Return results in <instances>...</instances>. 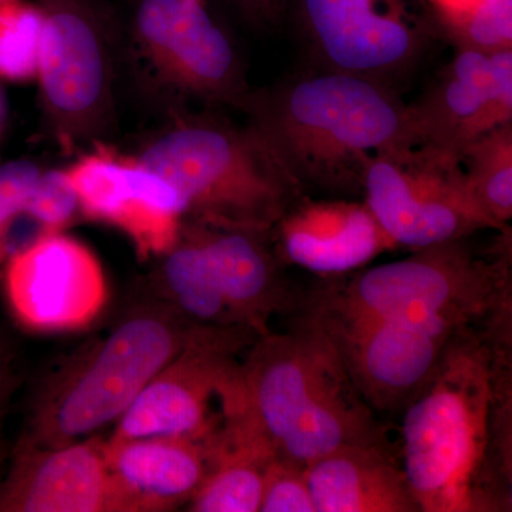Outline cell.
<instances>
[{
    "instance_id": "cell-1",
    "label": "cell",
    "mask_w": 512,
    "mask_h": 512,
    "mask_svg": "<svg viewBox=\"0 0 512 512\" xmlns=\"http://www.w3.org/2000/svg\"><path fill=\"white\" fill-rule=\"evenodd\" d=\"M511 329L490 323L454 340L403 410V470L421 512L505 510L511 500Z\"/></svg>"
},
{
    "instance_id": "cell-2",
    "label": "cell",
    "mask_w": 512,
    "mask_h": 512,
    "mask_svg": "<svg viewBox=\"0 0 512 512\" xmlns=\"http://www.w3.org/2000/svg\"><path fill=\"white\" fill-rule=\"evenodd\" d=\"M251 107L256 133L303 190L356 194L373 157L419 144L412 107L353 74H312Z\"/></svg>"
},
{
    "instance_id": "cell-3",
    "label": "cell",
    "mask_w": 512,
    "mask_h": 512,
    "mask_svg": "<svg viewBox=\"0 0 512 512\" xmlns=\"http://www.w3.org/2000/svg\"><path fill=\"white\" fill-rule=\"evenodd\" d=\"M241 367L248 419L276 456L306 467L340 447L382 444L375 410L311 320L256 339Z\"/></svg>"
},
{
    "instance_id": "cell-4",
    "label": "cell",
    "mask_w": 512,
    "mask_h": 512,
    "mask_svg": "<svg viewBox=\"0 0 512 512\" xmlns=\"http://www.w3.org/2000/svg\"><path fill=\"white\" fill-rule=\"evenodd\" d=\"M468 238L416 249L409 258L326 278L301 313L372 319L463 333L511 311L510 254H478Z\"/></svg>"
},
{
    "instance_id": "cell-5",
    "label": "cell",
    "mask_w": 512,
    "mask_h": 512,
    "mask_svg": "<svg viewBox=\"0 0 512 512\" xmlns=\"http://www.w3.org/2000/svg\"><path fill=\"white\" fill-rule=\"evenodd\" d=\"M212 329L171 305L131 312L43 390L20 441L62 447L119 420L158 372Z\"/></svg>"
},
{
    "instance_id": "cell-6",
    "label": "cell",
    "mask_w": 512,
    "mask_h": 512,
    "mask_svg": "<svg viewBox=\"0 0 512 512\" xmlns=\"http://www.w3.org/2000/svg\"><path fill=\"white\" fill-rule=\"evenodd\" d=\"M138 161L177 190L185 220L271 232L303 198L255 128L184 124L154 140Z\"/></svg>"
},
{
    "instance_id": "cell-7",
    "label": "cell",
    "mask_w": 512,
    "mask_h": 512,
    "mask_svg": "<svg viewBox=\"0 0 512 512\" xmlns=\"http://www.w3.org/2000/svg\"><path fill=\"white\" fill-rule=\"evenodd\" d=\"M258 336L245 328H217L174 357L117 420L109 441L171 436L214 446L248 416L238 350Z\"/></svg>"
},
{
    "instance_id": "cell-8",
    "label": "cell",
    "mask_w": 512,
    "mask_h": 512,
    "mask_svg": "<svg viewBox=\"0 0 512 512\" xmlns=\"http://www.w3.org/2000/svg\"><path fill=\"white\" fill-rule=\"evenodd\" d=\"M362 192L397 248L416 251L485 229L500 231L468 190L460 161L420 144L373 157Z\"/></svg>"
},
{
    "instance_id": "cell-9",
    "label": "cell",
    "mask_w": 512,
    "mask_h": 512,
    "mask_svg": "<svg viewBox=\"0 0 512 512\" xmlns=\"http://www.w3.org/2000/svg\"><path fill=\"white\" fill-rule=\"evenodd\" d=\"M2 272L10 312L32 332L87 328L109 301L99 258L83 242L62 232L39 235L13 251Z\"/></svg>"
},
{
    "instance_id": "cell-10",
    "label": "cell",
    "mask_w": 512,
    "mask_h": 512,
    "mask_svg": "<svg viewBox=\"0 0 512 512\" xmlns=\"http://www.w3.org/2000/svg\"><path fill=\"white\" fill-rule=\"evenodd\" d=\"M298 5L313 49L333 72L386 84L426 50L427 29L409 0H298Z\"/></svg>"
},
{
    "instance_id": "cell-11",
    "label": "cell",
    "mask_w": 512,
    "mask_h": 512,
    "mask_svg": "<svg viewBox=\"0 0 512 512\" xmlns=\"http://www.w3.org/2000/svg\"><path fill=\"white\" fill-rule=\"evenodd\" d=\"M302 316L332 340L356 389L377 412L406 409L461 335L384 320Z\"/></svg>"
},
{
    "instance_id": "cell-12",
    "label": "cell",
    "mask_w": 512,
    "mask_h": 512,
    "mask_svg": "<svg viewBox=\"0 0 512 512\" xmlns=\"http://www.w3.org/2000/svg\"><path fill=\"white\" fill-rule=\"evenodd\" d=\"M79 210L113 225L130 238L138 258L163 256L174 247L185 221L177 190L138 158L106 150L86 154L66 170Z\"/></svg>"
},
{
    "instance_id": "cell-13",
    "label": "cell",
    "mask_w": 512,
    "mask_h": 512,
    "mask_svg": "<svg viewBox=\"0 0 512 512\" xmlns=\"http://www.w3.org/2000/svg\"><path fill=\"white\" fill-rule=\"evenodd\" d=\"M45 15L37 79L67 136L92 130L109 94L106 42L87 0H40Z\"/></svg>"
},
{
    "instance_id": "cell-14",
    "label": "cell",
    "mask_w": 512,
    "mask_h": 512,
    "mask_svg": "<svg viewBox=\"0 0 512 512\" xmlns=\"http://www.w3.org/2000/svg\"><path fill=\"white\" fill-rule=\"evenodd\" d=\"M136 32L168 82L207 99L244 96L237 52L205 0H141Z\"/></svg>"
},
{
    "instance_id": "cell-15",
    "label": "cell",
    "mask_w": 512,
    "mask_h": 512,
    "mask_svg": "<svg viewBox=\"0 0 512 512\" xmlns=\"http://www.w3.org/2000/svg\"><path fill=\"white\" fill-rule=\"evenodd\" d=\"M0 512H134L111 471L106 441L84 439L62 447H16L0 481Z\"/></svg>"
},
{
    "instance_id": "cell-16",
    "label": "cell",
    "mask_w": 512,
    "mask_h": 512,
    "mask_svg": "<svg viewBox=\"0 0 512 512\" xmlns=\"http://www.w3.org/2000/svg\"><path fill=\"white\" fill-rule=\"evenodd\" d=\"M412 107L420 146L454 158L474 140L512 123V49H460L429 92Z\"/></svg>"
},
{
    "instance_id": "cell-17",
    "label": "cell",
    "mask_w": 512,
    "mask_h": 512,
    "mask_svg": "<svg viewBox=\"0 0 512 512\" xmlns=\"http://www.w3.org/2000/svg\"><path fill=\"white\" fill-rule=\"evenodd\" d=\"M272 232L279 258L325 278L352 274L397 248L365 201L302 198Z\"/></svg>"
},
{
    "instance_id": "cell-18",
    "label": "cell",
    "mask_w": 512,
    "mask_h": 512,
    "mask_svg": "<svg viewBox=\"0 0 512 512\" xmlns=\"http://www.w3.org/2000/svg\"><path fill=\"white\" fill-rule=\"evenodd\" d=\"M194 222L200 228L222 295L238 326L261 338L271 332L269 323L275 316L299 312L303 299L282 274L278 252L269 247L272 231Z\"/></svg>"
},
{
    "instance_id": "cell-19",
    "label": "cell",
    "mask_w": 512,
    "mask_h": 512,
    "mask_svg": "<svg viewBox=\"0 0 512 512\" xmlns=\"http://www.w3.org/2000/svg\"><path fill=\"white\" fill-rule=\"evenodd\" d=\"M106 451L134 512L170 511L190 503L214 456L211 444L171 436L106 440Z\"/></svg>"
},
{
    "instance_id": "cell-20",
    "label": "cell",
    "mask_w": 512,
    "mask_h": 512,
    "mask_svg": "<svg viewBox=\"0 0 512 512\" xmlns=\"http://www.w3.org/2000/svg\"><path fill=\"white\" fill-rule=\"evenodd\" d=\"M316 512H421L403 467L383 444L330 451L306 466Z\"/></svg>"
},
{
    "instance_id": "cell-21",
    "label": "cell",
    "mask_w": 512,
    "mask_h": 512,
    "mask_svg": "<svg viewBox=\"0 0 512 512\" xmlns=\"http://www.w3.org/2000/svg\"><path fill=\"white\" fill-rule=\"evenodd\" d=\"M275 451L248 417L221 437L210 471L188 503L192 512H259L266 468Z\"/></svg>"
},
{
    "instance_id": "cell-22",
    "label": "cell",
    "mask_w": 512,
    "mask_h": 512,
    "mask_svg": "<svg viewBox=\"0 0 512 512\" xmlns=\"http://www.w3.org/2000/svg\"><path fill=\"white\" fill-rule=\"evenodd\" d=\"M161 258V284L175 311L198 325L241 328L232 319L194 221H184L178 241Z\"/></svg>"
},
{
    "instance_id": "cell-23",
    "label": "cell",
    "mask_w": 512,
    "mask_h": 512,
    "mask_svg": "<svg viewBox=\"0 0 512 512\" xmlns=\"http://www.w3.org/2000/svg\"><path fill=\"white\" fill-rule=\"evenodd\" d=\"M468 190L500 231L512 218V123L488 131L461 153Z\"/></svg>"
},
{
    "instance_id": "cell-24",
    "label": "cell",
    "mask_w": 512,
    "mask_h": 512,
    "mask_svg": "<svg viewBox=\"0 0 512 512\" xmlns=\"http://www.w3.org/2000/svg\"><path fill=\"white\" fill-rule=\"evenodd\" d=\"M43 23L39 5L20 0L0 3V76L10 82L36 79Z\"/></svg>"
},
{
    "instance_id": "cell-25",
    "label": "cell",
    "mask_w": 512,
    "mask_h": 512,
    "mask_svg": "<svg viewBox=\"0 0 512 512\" xmlns=\"http://www.w3.org/2000/svg\"><path fill=\"white\" fill-rule=\"evenodd\" d=\"M441 22L460 49L485 55L512 49V0H480Z\"/></svg>"
},
{
    "instance_id": "cell-26",
    "label": "cell",
    "mask_w": 512,
    "mask_h": 512,
    "mask_svg": "<svg viewBox=\"0 0 512 512\" xmlns=\"http://www.w3.org/2000/svg\"><path fill=\"white\" fill-rule=\"evenodd\" d=\"M79 208L76 190L67 171L53 170L37 178L25 215L36 221L42 235L62 232Z\"/></svg>"
},
{
    "instance_id": "cell-27",
    "label": "cell",
    "mask_w": 512,
    "mask_h": 512,
    "mask_svg": "<svg viewBox=\"0 0 512 512\" xmlns=\"http://www.w3.org/2000/svg\"><path fill=\"white\" fill-rule=\"evenodd\" d=\"M40 174L39 165L29 160L0 165V271L12 254L10 232L16 221L25 215L26 204Z\"/></svg>"
},
{
    "instance_id": "cell-28",
    "label": "cell",
    "mask_w": 512,
    "mask_h": 512,
    "mask_svg": "<svg viewBox=\"0 0 512 512\" xmlns=\"http://www.w3.org/2000/svg\"><path fill=\"white\" fill-rule=\"evenodd\" d=\"M259 512H316L306 467L275 456L266 468Z\"/></svg>"
},
{
    "instance_id": "cell-29",
    "label": "cell",
    "mask_w": 512,
    "mask_h": 512,
    "mask_svg": "<svg viewBox=\"0 0 512 512\" xmlns=\"http://www.w3.org/2000/svg\"><path fill=\"white\" fill-rule=\"evenodd\" d=\"M16 384L15 350L10 340L0 332V414L15 392Z\"/></svg>"
},
{
    "instance_id": "cell-30",
    "label": "cell",
    "mask_w": 512,
    "mask_h": 512,
    "mask_svg": "<svg viewBox=\"0 0 512 512\" xmlns=\"http://www.w3.org/2000/svg\"><path fill=\"white\" fill-rule=\"evenodd\" d=\"M255 18H272L278 13L285 0H239Z\"/></svg>"
},
{
    "instance_id": "cell-31",
    "label": "cell",
    "mask_w": 512,
    "mask_h": 512,
    "mask_svg": "<svg viewBox=\"0 0 512 512\" xmlns=\"http://www.w3.org/2000/svg\"><path fill=\"white\" fill-rule=\"evenodd\" d=\"M439 12L440 18H450L473 8L480 0H429Z\"/></svg>"
},
{
    "instance_id": "cell-32",
    "label": "cell",
    "mask_w": 512,
    "mask_h": 512,
    "mask_svg": "<svg viewBox=\"0 0 512 512\" xmlns=\"http://www.w3.org/2000/svg\"><path fill=\"white\" fill-rule=\"evenodd\" d=\"M9 2V0H0V3Z\"/></svg>"
},
{
    "instance_id": "cell-33",
    "label": "cell",
    "mask_w": 512,
    "mask_h": 512,
    "mask_svg": "<svg viewBox=\"0 0 512 512\" xmlns=\"http://www.w3.org/2000/svg\"><path fill=\"white\" fill-rule=\"evenodd\" d=\"M0 456H2V446H0Z\"/></svg>"
}]
</instances>
